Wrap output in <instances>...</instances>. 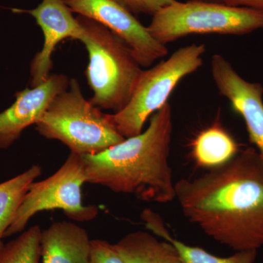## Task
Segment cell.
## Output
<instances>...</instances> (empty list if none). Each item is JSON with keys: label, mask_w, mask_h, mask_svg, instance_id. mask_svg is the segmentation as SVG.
Wrapping results in <instances>:
<instances>
[{"label": "cell", "mask_w": 263, "mask_h": 263, "mask_svg": "<svg viewBox=\"0 0 263 263\" xmlns=\"http://www.w3.org/2000/svg\"><path fill=\"white\" fill-rule=\"evenodd\" d=\"M175 193L186 219L216 241L236 252L262 247L263 159L255 148L179 180Z\"/></svg>", "instance_id": "1"}, {"label": "cell", "mask_w": 263, "mask_h": 263, "mask_svg": "<svg viewBox=\"0 0 263 263\" xmlns=\"http://www.w3.org/2000/svg\"><path fill=\"white\" fill-rule=\"evenodd\" d=\"M172 136V109L167 103L151 117L144 132L98 155L82 157L87 183L143 201H173L176 183L169 162Z\"/></svg>", "instance_id": "2"}, {"label": "cell", "mask_w": 263, "mask_h": 263, "mask_svg": "<svg viewBox=\"0 0 263 263\" xmlns=\"http://www.w3.org/2000/svg\"><path fill=\"white\" fill-rule=\"evenodd\" d=\"M77 19L82 27L79 41L89 53L86 76L93 91L89 102L118 113L130 100L143 70L129 46L110 29L82 15Z\"/></svg>", "instance_id": "3"}, {"label": "cell", "mask_w": 263, "mask_h": 263, "mask_svg": "<svg viewBox=\"0 0 263 263\" xmlns=\"http://www.w3.org/2000/svg\"><path fill=\"white\" fill-rule=\"evenodd\" d=\"M36 127L41 136L62 142L81 157L98 155L125 139L110 114H104L84 98L75 79L52 100Z\"/></svg>", "instance_id": "4"}, {"label": "cell", "mask_w": 263, "mask_h": 263, "mask_svg": "<svg viewBox=\"0 0 263 263\" xmlns=\"http://www.w3.org/2000/svg\"><path fill=\"white\" fill-rule=\"evenodd\" d=\"M147 29L164 46L190 34L245 35L263 29V10L202 0H176L154 15Z\"/></svg>", "instance_id": "5"}, {"label": "cell", "mask_w": 263, "mask_h": 263, "mask_svg": "<svg viewBox=\"0 0 263 263\" xmlns=\"http://www.w3.org/2000/svg\"><path fill=\"white\" fill-rule=\"evenodd\" d=\"M205 51L204 44L186 46L143 70L127 105L118 113L110 114L117 131L125 138L141 133L147 119L167 103L180 81L201 67Z\"/></svg>", "instance_id": "6"}, {"label": "cell", "mask_w": 263, "mask_h": 263, "mask_svg": "<svg viewBox=\"0 0 263 263\" xmlns=\"http://www.w3.org/2000/svg\"><path fill=\"white\" fill-rule=\"evenodd\" d=\"M87 183L86 167L81 156L70 152L55 174L47 179L33 182L19 206L4 238L18 234L37 213L60 209L67 217L78 222L97 217L96 205L83 203V185Z\"/></svg>", "instance_id": "7"}, {"label": "cell", "mask_w": 263, "mask_h": 263, "mask_svg": "<svg viewBox=\"0 0 263 263\" xmlns=\"http://www.w3.org/2000/svg\"><path fill=\"white\" fill-rule=\"evenodd\" d=\"M72 13L110 29L129 46L142 67H148L168 54L166 46L152 37L134 14L114 0H64Z\"/></svg>", "instance_id": "8"}, {"label": "cell", "mask_w": 263, "mask_h": 263, "mask_svg": "<svg viewBox=\"0 0 263 263\" xmlns=\"http://www.w3.org/2000/svg\"><path fill=\"white\" fill-rule=\"evenodd\" d=\"M211 69L219 94L243 118L249 141L263 159V86L243 79L222 55H213Z\"/></svg>", "instance_id": "9"}, {"label": "cell", "mask_w": 263, "mask_h": 263, "mask_svg": "<svg viewBox=\"0 0 263 263\" xmlns=\"http://www.w3.org/2000/svg\"><path fill=\"white\" fill-rule=\"evenodd\" d=\"M12 11L32 15L44 36L42 49L34 56L31 64V85L34 87L43 84L51 76L52 55L57 46L67 38L79 41L82 27L64 0H42L34 9L13 8Z\"/></svg>", "instance_id": "10"}, {"label": "cell", "mask_w": 263, "mask_h": 263, "mask_svg": "<svg viewBox=\"0 0 263 263\" xmlns=\"http://www.w3.org/2000/svg\"><path fill=\"white\" fill-rule=\"evenodd\" d=\"M69 83L70 79L64 74H53L43 84L17 92L13 105L0 113V148H9L26 128L37 124L52 100L68 88Z\"/></svg>", "instance_id": "11"}, {"label": "cell", "mask_w": 263, "mask_h": 263, "mask_svg": "<svg viewBox=\"0 0 263 263\" xmlns=\"http://www.w3.org/2000/svg\"><path fill=\"white\" fill-rule=\"evenodd\" d=\"M41 263H90L91 240L82 227L70 221H56L43 230Z\"/></svg>", "instance_id": "12"}, {"label": "cell", "mask_w": 263, "mask_h": 263, "mask_svg": "<svg viewBox=\"0 0 263 263\" xmlns=\"http://www.w3.org/2000/svg\"><path fill=\"white\" fill-rule=\"evenodd\" d=\"M114 245L125 263H184L172 243L147 232H133Z\"/></svg>", "instance_id": "13"}, {"label": "cell", "mask_w": 263, "mask_h": 263, "mask_svg": "<svg viewBox=\"0 0 263 263\" xmlns=\"http://www.w3.org/2000/svg\"><path fill=\"white\" fill-rule=\"evenodd\" d=\"M141 217L147 229L154 235L174 245L184 263H254L257 257V250L239 251L230 257H217L205 249L192 247L176 239L170 233L160 214L154 211L145 209Z\"/></svg>", "instance_id": "14"}, {"label": "cell", "mask_w": 263, "mask_h": 263, "mask_svg": "<svg viewBox=\"0 0 263 263\" xmlns=\"http://www.w3.org/2000/svg\"><path fill=\"white\" fill-rule=\"evenodd\" d=\"M238 152L236 141L219 123L200 132L192 146L197 164L209 169L226 163Z\"/></svg>", "instance_id": "15"}, {"label": "cell", "mask_w": 263, "mask_h": 263, "mask_svg": "<svg viewBox=\"0 0 263 263\" xmlns=\"http://www.w3.org/2000/svg\"><path fill=\"white\" fill-rule=\"evenodd\" d=\"M42 174V168L34 164L22 174L0 183V247L5 232L14 219L31 184Z\"/></svg>", "instance_id": "16"}, {"label": "cell", "mask_w": 263, "mask_h": 263, "mask_svg": "<svg viewBox=\"0 0 263 263\" xmlns=\"http://www.w3.org/2000/svg\"><path fill=\"white\" fill-rule=\"evenodd\" d=\"M43 230L31 227L15 239L0 247V263H39Z\"/></svg>", "instance_id": "17"}, {"label": "cell", "mask_w": 263, "mask_h": 263, "mask_svg": "<svg viewBox=\"0 0 263 263\" xmlns=\"http://www.w3.org/2000/svg\"><path fill=\"white\" fill-rule=\"evenodd\" d=\"M90 263H125L115 245L107 240H91Z\"/></svg>", "instance_id": "18"}, {"label": "cell", "mask_w": 263, "mask_h": 263, "mask_svg": "<svg viewBox=\"0 0 263 263\" xmlns=\"http://www.w3.org/2000/svg\"><path fill=\"white\" fill-rule=\"evenodd\" d=\"M133 14L155 15L176 0H114Z\"/></svg>", "instance_id": "19"}, {"label": "cell", "mask_w": 263, "mask_h": 263, "mask_svg": "<svg viewBox=\"0 0 263 263\" xmlns=\"http://www.w3.org/2000/svg\"><path fill=\"white\" fill-rule=\"evenodd\" d=\"M224 4L263 10V0H224Z\"/></svg>", "instance_id": "20"}, {"label": "cell", "mask_w": 263, "mask_h": 263, "mask_svg": "<svg viewBox=\"0 0 263 263\" xmlns=\"http://www.w3.org/2000/svg\"><path fill=\"white\" fill-rule=\"evenodd\" d=\"M202 1L210 2V3H220L224 4V0H202Z\"/></svg>", "instance_id": "21"}]
</instances>
